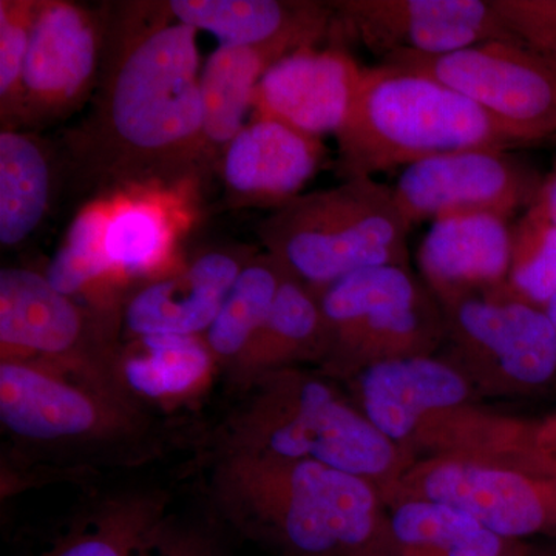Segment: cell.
I'll return each mask as SVG.
<instances>
[{
    "instance_id": "cell-1",
    "label": "cell",
    "mask_w": 556,
    "mask_h": 556,
    "mask_svg": "<svg viewBox=\"0 0 556 556\" xmlns=\"http://www.w3.org/2000/svg\"><path fill=\"white\" fill-rule=\"evenodd\" d=\"M91 109L67 141L73 167L104 188L169 192L206 172L199 30L166 0L101 7Z\"/></svg>"
},
{
    "instance_id": "cell-2",
    "label": "cell",
    "mask_w": 556,
    "mask_h": 556,
    "mask_svg": "<svg viewBox=\"0 0 556 556\" xmlns=\"http://www.w3.org/2000/svg\"><path fill=\"white\" fill-rule=\"evenodd\" d=\"M215 504L280 556H399L378 486L305 459L219 452Z\"/></svg>"
},
{
    "instance_id": "cell-3",
    "label": "cell",
    "mask_w": 556,
    "mask_h": 556,
    "mask_svg": "<svg viewBox=\"0 0 556 556\" xmlns=\"http://www.w3.org/2000/svg\"><path fill=\"white\" fill-rule=\"evenodd\" d=\"M223 427L219 452L305 459L367 479L383 506L415 463L383 437L338 388L295 367L276 369L247 387Z\"/></svg>"
},
{
    "instance_id": "cell-4",
    "label": "cell",
    "mask_w": 556,
    "mask_h": 556,
    "mask_svg": "<svg viewBox=\"0 0 556 556\" xmlns=\"http://www.w3.org/2000/svg\"><path fill=\"white\" fill-rule=\"evenodd\" d=\"M336 139V172L343 181L463 150L525 146L514 130L444 84L380 64L365 68Z\"/></svg>"
},
{
    "instance_id": "cell-5",
    "label": "cell",
    "mask_w": 556,
    "mask_h": 556,
    "mask_svg": "<svg viewBox=\"0 0 556 556\" xmlns=\"http://www.w3.org/2000/svg\"><path fill=\"white\" fill-rule=\"evenodd\" d=\"M409 230L393 188L375 178L300 193L255 228L266 252L314 291L357 270L408 266Z\"/></svg>"
},
{
    "instance_id": "cell-6",
    "label": "cell",
    "mask_w": 556,
    "mask_h": 556,
    "mask_svg": "<svg viewBox=\"0 0 556 556\" xmlns=\"http://www.w3.org/2000/svg\"><path fill=\"white\" fill-rule=\"evenodd\" d=\"M316 292L327 329L321 362L331 375H357L393 358L431 356L447 339L441 302L408 266L357 270Z\"/></svg>"
},
{
    "instance_id": "cell-7",
    "label": "cell",
    "mask_w": 556,
    "mask_h": 556,
    "mask_svg": "<svg viewBox=\"0 0 556 556\" xmlns=\"http://www.w3.org/2000/svg\"><path fill=\"white\" fill-rule=\"evenodd\" d=\"M137 399L124 388L35 362L2 358L0 422L24 447L43 453H115L146 433Z\"/></svg>"
},
{
    "instance_id": "cell-8",
    "label": "cell",
    "mask_w": 556,
    "mask_h": 556,
    "mask_svg": "<svg viewBox=\"0 0 556 556\" xmlns=\"http://www.w3.org/2000/svg\"><path fill=\"white\" fill-rule=\"evenodd\" d=\"M123 314L62 294L38 270H0L2 358L126 388L119 375Z\"/></svg>"
},
{
    "instance_id": "cell-9",
    "label": "cell",
    "mask_w": 556,
    "mask_h": 556,
    "mask_svg": "<svg viewBox=\"0 0 556 556\" xmlns=\"http://www.w3.org/2000/svg\"><path fill=\"white\" fill-rule=\"evenodd\" d=\"M380 65L444 84L514 130L522 144L556 135V60L525 43L489 42L447 54L394 53Z\"/></svg>"
},
{
    "instance_id": "cell-10",
    "label": "cell",
    "mask_w": 556,
    "mask_h": 556,
    "mask_svg": "<svg viewBox=\"0 0 556 556\" xmlns=\"http://www.w3.org/2000/svg\"><path fill=\"white\" fill-rule=\"evenodd\" d=\"M404 500L447 504L510 541L556 535V478L518 460L422 457L402 475L386 507Z\"/></svg>"
},
{
    "instance_id": "cell-11",
    "label": "cell",
    "mask_w": 556,
    "mask_h": 556,
    "mask_svg": "<svg viewBox=\"0 0 556 556\" xmlns=\"http://www.w3.org/2000/svg\"><path fill=\"white\" fill-rule=\"evenodd\" d=\"M457 368L467 378H497L517 391L556 378V329L546 309L507 285L441 303Z\"/></svg>"
},
{
    "instance_id": "cell-12",
    "label": "cell",
    "mask_w": 556,
    "mask_h": 556,
    "mask_svg": "<svg viewBox=\"0 0 556 556\" xmlns=\"http://www.w3.org/2000/svg\"><path fill=\"white\" fill-rule=\"evenodd\" d=\"M329 40H356L380 61L394 53L447 54L519 42L492 0H342Z\"/></svg>"
},
{
    "instance_id": "cell-13",
    "label": "cell",
    "mask_w": 556,
    "mask_h": 556,
    "mask_svg": "<svg viewBox=\"0 0 556 556\" xmlns=\"http://www.w3.org/2000/svg\"><path fill=\"white\" fill-rule=\"evenodd\" d=\"M541 182L543 178L508 150L477 149L405 167L393 193L413 228L463 214L510 219L532 206Z\"/></svg>"
},
{
    "instance_id": "cell-14",
    "label": "cell",
    "mask_w": 556,
    "mask_h": 556,
    "mask_svg": "<svg viewBox=\"0 0 556 556\" xmlns=\"http://www.w3.org/2000/svg\"><path fill=\"white\" fill-rule=\"evenodd\" d=\"M102 38L101 7L42 0L22 76L21 129L60 123L91 100Z\"/></svg>"
},
{
    "instance_id": "cell-15",
    "label": "cell",
    "mask_w": 556,
    "mask_h": 556,
    "mask_svg": "<svg viewBox=\"0 0 556 556\" xmlns=\"http://www.w3.org/2000/svg\"><path fill=\"white\" fill-rule=\"evenodd\" d=\"M365 68L345 43L303 47L266 70L254 94L255 115L320 139L338 135L356 98Z\"/></svg>"
},
{
    "instance_id": "cell-16",
    "label": "cell",
    "mask_w": 556,
    "mask_h": 556,
    "mask_svg": "<svg viewBox=\"0 0 556 556\" xmlns=\"http://www.w3.org/2000/svg\"><path fill=\"white\" fill-rule=\"evenodd\" d=\"M247 248L203 252L159 278L146 281L124 305L131 339L146 336H203L218 316L240 270L254 257Z\"/></svg>"
},
{
    "instance_id": "cell-17",
    "label": "cell",
    "mask_w": 556,
    "mask_h": 556,
    "mask_svg": "<svg viewBox=\"0 0 556 556\" xmlns=\"http://www.w3.org/2000/svg\"><path fill=\"white\" fill-rule=\"evenodd\" d=\"M356 378L357 407L405 453L417 431L438 413L468 405L473 393L463 369L433 356L378 362Z\"/></svg>"
},
{
    "instance_id": "cell-18",
    "label": "cell",
    "mask_w": 556,
    "mask_h": 556,
    "mask_svg": "<svg viewBox=\"0 0 556 556\" xmlns=\"http://www.w3.org/2000/svg\"><path fill=\"white\" fill-rule=\"evenodd\" d=\"M325 156L320 139L255 115L219 159L228 206H283L302 193Z\"/></svg>"
},
{
    "instance_id": "cell-19",
    "label": "cell",
    "mask_w": 556,
    "mask_h": 556,
    "mask_svg": "<svg viewBox=\"0 0 556 556\" xmlns=\"http://www.w3.org/2000/svg\"><path fill=\"white\" fill-rule=\"evenodd\" d=\"M511 226L492 214L438 219L419 248L417 262L439 302L506 285L510 268Z\"/></svg>"
},
{
    "instance_id": "cell-20",
    "label": "cell",
    "mask_w": 556,
    "mask_h": 556,
    "mask_svg": "<svg viewBox=\"0 0 556 556\" xmlns=\"http://www.w3.org/2000/svg\"><path fill=\"white\" fill-rule=\"evenodd\" d=\"M182 24L217 36L230 46H318L331 36V2L283 0H169Z\"/></svg>"
},
{
    "instance_id": "cell-21",
    "label": "cell",
    "mask_w": 556,
    "mask_h": 556,
    "mask_svg": "<svg viewBox=\"0 0 556 556\" xmlns=\"http://www.w3.org/2000/svg\"><path fill=\"white\" fill-rule=\"evenodd\" d=\"M295 51L289 46L219 43L201 70L204 166L219 164L223 152L244 126L260 79L270 65Z\"/></svg>"
},
{
    "instance_id": "cell-22",
    "label": "cell",
    "mask_w": 556,
    "mask_h": 556,
    "mask_svg": "<svg viewBox=\"0 0 556 556\" xmlns=\"http://www.w3.org/2000/svg\"><path fill=\"white\" fill-rule=\"evenodd\" d=\"M327 329L317 292L287 273L273 308L232 378L243 386L302 361H324Z\"/></svg>"
},
{
    "instance_id": "cell-23",
    "label": "cell",
    "mask_w": 556,
    "mask_h": 556,
    "mask_svg": "<svg viewBox=\"0 0 556 556\" xmlns=\"http://www.w3.org/2000/svg\"><path fill=\"white\" fill-rule=\"evenodd\" d=\"M388 508L399 556H535L447 504L404 500Z\"/></svg>"
},
{
    "instance_id": "cell-24",
    "label": "cell",
    "mask_w": 556,
    "mask_h": 556,
    "mask_svg": "<svg viewBox=\"0 0 556 556\" xmlns=\"http://www.w3.org/2000/svg\"><path fill=\"white\" fill-rule=\"evenodd\" d=\"M215 365L203 336H146L123 346L119 375L131 397L167 404L203 390Z\"/></svg>"
},
{
    "instance_id": "cell-25",
    "label": "cell",
    "mask_w": 556,
    "mask_h": 556,
    "mask_svg": "<svg viewBox=\"0 0 556 556\" xmlns=\"http://www.w3.org/2000/svg\"><path fill=\"white\" fill-rule=\"evenodd\" d=\"M53 167L30 131H0V243L20 247L39 228L50 206Z\"/></svg>"
},
{
    "instance_id": "cell-26",
    "label": "cell",
    "mask_w": 556,
    "mask_h": 556,
    "mask_svg": "<svg viewBox=\"0 0 556 556\" xmlns=\"http://www.w3.org/2000/svg\"><path fill=\"white\" fill-rule=\"evenodd\" d=\"M110 211L112 203L97 201L79 212L47 266L46 277L68 298L79 302L89 298L93 308L124 309L118 298L124 281L116 276L105 251Z\"/></svg>"
},
{
    "instance_id": "cell-27",
    "label": "cell",
    "mask_w": 556,
    "mask_h": 556,
    "mask_svg": "<svg viewBox=\"0 0 556 556\" xmlns=\"http://www.w3.org/2000/svg\"><path fill=\"white\" fill-rule=\"evenodd\" d=\"M288 269L269 252L255 254L240 270L218 316L203 339L215 362L230 375L265 325Z\"/></svg>"
},
{
    "instance_id": "cell-28",
    "label": "cell",
    "mask_w": 556,
    "mask_h": 556,
    "mask_svg": "<svg viewBox=\"0 0 556 556\" xmlns=\"http://www.w3.org/2000/svg\"><path fill=\"white\" fill-rule=\"evenodd\" d=\"M175 225L166 201L159 195H131L112 203L105 251L123 281L164 276L175 243Z\"/></svg>"
},
{
    "instance_id": "cell-29",
    "label": "cell",
    "mask_w": 556,
    "mask_h": 556,
    "mask_svg": "<svg viewBox=\"0 0 556 556\" xmlns=\"http://www.w3.org/2000/svg\"><path fill=\"white\" fill-rule=\"evenodd\" d=\"M163 507L155 497L105 504L73 527L46 556H149L163 527Z\"/></svg>"
},
{
    "instance_id": "cell-30",
    "label": "cell",
    "mask_w": 556,
    "mask_h": 556,
    "mask_svg": "<svg viewBox=\"0 0 556 556\" xmlns=\"http://www.w3.org/2000/svg\"><path fill=\"white\" fill-rule=\"evenodd\" d=\"M506 285L519 299L543 309L556 294V226L529 208L511 226Z\"/></svg>"
},
{
    "instance_id": "cell-31",
    "label": "cell",
    "mask_w": 556,
    "mask_h": 556,
    "mask_svg": "<svg viewBox=\"0 0 556 556\" xmlns=\"http://www.w3.org/2000/svg\"><path fill=\"white\" fill-rule=\"evenodd\" d=\"M42 0H0V118L21 130L22 76Z\"/></svg>"
},
{
    "instance_id": "cell-32",
    "label": "cell",
    "mask_w": 556,
    "mask_h": 556,
    "mask_svg": "<svg viewBox=\"0 0 556 556\" xmlns=\"http://www.w3.org/2000/svg\"><path fill=\"white\" fill-rule=\"evenodd\" d=\"M501 20L525 46L556 60V0H492Z\"/></svg>"
},
{
    "instance_id": "cell-33",
    "label": "cell",
    "mask_w": 556,
    "mask_h": 556,
    "mask_svg": "<svg viewBox=\"0 0 556 556\" xmlns=\"http://www.w3.org/2000/svg\"><path fill=\"white\" fill-rule=\"evenodd\" d=\"M149 556H219L217 548L204 538L192 533L174 532L161 527Z\"/></svg>"
},
{
    "instance_id": "cell-34",
    "label": "cell",
    "mask_w": 556,
    "mask_h": 556,
    "mask_svg": "<svg viewBox=\"0 0 556 556\" xmlns=\"http://www.w3.org/2000/svg\"><path fill=\"white\" fill-rule=\"evenodd\" d=\"M529 211L556 226V163L551 174L543 178L535 201H533Z\"/></svg>"
},
{
    "instance_id": "cell-35",
    "label": "cell",
    "mask_w": 556,
    "mask_h": 556,
    "mask_svg": "<svg viewBox=\"0 0 556 556\" xmlns=\"http://www.w3.org/2000/svg\"><path fill=\"white\" fill-rule=\"evenodd\" d=\"M522 466L536 471V473L556 478V450L538 448L533 445L526 453Z\"/></svg>"
},
{
    "instance_id": "cell-36",
    "label": "cell",
    "mask_w": 556,
    "mask_h": 556,
    "mask_svg": "<svg viewBox=\"0 0 556 556\" xmlns=\"http://www.w3.org/2000/svg\"><path fill=\"white\" fill-rule=\"evenodd\" d=\"M533 445L538 448L556 450V415L536 424Z\"/></svg>"
},
{
    "instance_id": "cell-37",
    "label": "cell",
    "mask_w": 556,
    "mask_h": 556,
    "mask_svg": "<svg viewBox=\"0 0 556 556\" xmlns=\"http://www.w3.org/2000/svg\"><path fill=\"white\" fill-rule=\"evenodd\" d=\"M544 309H546L547 316L551 318L552 324H554L556 329V294L551 299V302L547 303L546 308Z\"/></svg>"
},
{
    "instance_id": "cell-38",
    "label": "cell",
    "mask_w": 556,
    "mask_h": 556,
    "mask_svg": "<svg viewBox=\"0 0 556 556\" xmlns=\"http://www.w3.org/2000/svg\"><path fill=\"white\" fill-rule=\"evenodd\" d=\"M547 144H551L552 148H556V135L554 137L547 139Z\"/></svg>"
},
{
    "instance_id": "cell-39",
    "label": "cell",
    "mask_w": 556,
    "mask_h": 556,
    "mask_svg": "<svg viewBox=\"0 0 556 556\" xmlns=\"http://www.w3.org/2000/svg\"><path fill=\"white\" fill-rule=\"evenodd\" d=\"M554 556H556V554Z\"/></svg>"
}]
</instances>
